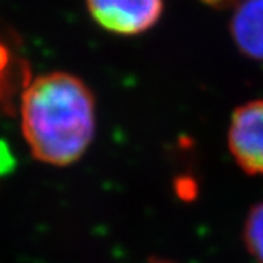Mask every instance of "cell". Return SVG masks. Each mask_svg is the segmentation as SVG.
Masks as SVG:
<instances>
[{
	"instance_id": "3",
	"label": "cell",
	"mask_w": 263,
	"mask_h": 263,
	"mask_svg": "<svg viewBox=\"0 0 263 263\" xmlns=\"http://www.w3.org/2000/svg\"><path fill=\"white\" fill-rule=\"evenodd\" d=\"M229 149L242 172L263 175V100H252L233 111Z\"/></svg>"
},
{
	"instance_id": "7",
	"label": "cell",
	"mask_w": 263,
	"mask_h": 263,
	"mask_svg": "<svg viewBox=\"0 0 263 263\" xmlns=\"http://www.w3.org/2000/svg\"><path fill=\"white\" fill-rule=\"evenodd\" d=\"M8 64V55H7V49L5 46L0 45V89H2V84L5 81V68Z\"/></svg>"
},
{
	"instance_id": "6",
	"label": "cell",
	"mask_w": 263,
	"mask_h": 263,
	"mask_svg": "<svg viewBox=\"0 0 263 263\" xmlns=\"http://www.w3.org/2000/svg\"><path fill=\"white\" fill-rule=\"evenodd\" d=\"M13 166H14V157L10 151V147L7 146V143L0 141V176L13 170Z\"/></svg>"
},
{
	"instance_id": "2",
	"label": "cell",
	"mask_w": 263,
	"mask_h": 263,
	"mask_svg": "<svg viewBox=\"0 0 263 263\" xmlns=\"http://www.w3.org/2000/svg\"><path fill=\"white\" fill-rule=\"evenodd\" d=\"M86 5L93 21L118 35L149 30L163 11V0H86Z\"/></svg>"
},
{
	"instance_id": "1",
	"label": "cell",
	"mask_w": 263,
	"mask_h": 263,
	"mask_svg": "<svg viewBox=\"0 0 263 263\" xmlns=\"http://www.w3.org/2000/svg\"><path fill=\"white\" fill-rule=\"evenodd\" d=\"M23 137L32 156L51 166L80 160L96 135V100L83 80L51 71L29 81L21 93Z\"/></svg>"
},
{
	"instance_id": "4",
	"label": "cell",
	"mask_w": 263,
	"mask_h": 263,
	"mask_svg": "<svg viewBox=\"0 0 263 263\" xmlns=\"http://www.w3.org/2000/svg\"><path fill=\"white\" fill-rule=\"evenodd\" d=\"M230 32L246 58L263 62V0H239L233 7Z\"/></svg>"
},
{
	"instance_id": "5",
	"label": "cell",
	"mask_w": 263,
	"mask_h": 263,
	"mask_svg": "<svg viewBox=\"0 0 263 263\" xmlns=\"http://www.w3.org/2000/svg\"><path fill=\"white\" fill-rule=\"evenodd\" d=\"M244 244L257 263H263V203L249 211L244 222Z\"/></svg>"
},
{
	"instance_id": "9",
	"label": "cell",
	"mask_w": 263,
	"mask_h": 263,
	"mask_svg": "<svg viewBox=\"0 0 263 263\" xmlns=\"http://www.w3.org/2000/svg\"><path fill=\"white\" fill-rule=\"evenodd\" d=\"M151 263H172V261H163V260H156V261H151Z\"/></svg>"
},
{
	"instance_id": "8",
	"label": "cell",
	"mask_w": 263,
	"mask_h": 263,
	"mask_svg": "<svg viewBox=\"0 0 263 263\" xmlns=\"http://www.w3.org/2000/svg\"><path fill=\"white\" fill-rule=\"evenodd\" d=\"M200 2L210 5V7H217V8H227V7H235L239 0H200Z\"/></svg>"
}]
</instances>
